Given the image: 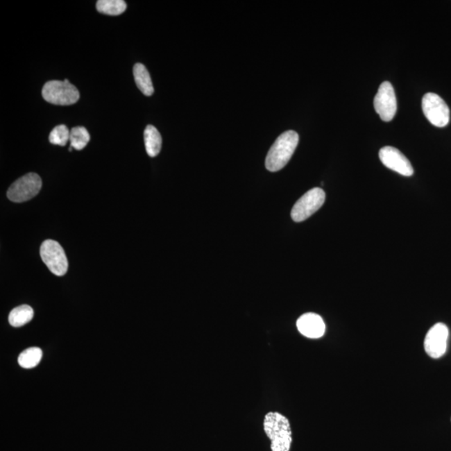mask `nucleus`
Segmentation results:
<instances>
[{"instance_id":"7","label":"nucleus","mask_w":451,"mask_h":451,"mask_svg":"<svg viewBox=\"0 0 451 451\" xmlns=\"http://www.w3.org/2000/svg\"><path fill=\"white\" fill-rule=\"evenodd\" d=\"M422 109L427 120L434 126L445 127L450 122V109L445 101L434 93H427L422 99Z\"/></svg>"},{"instance_id":"9","label":"nucleus","mask_w":451,"mask_h":451,"mask_svg":"<svg viewBox=\"0 0 451 451\" xmlns=\"http://www.w3.org/2000/svg\"><path fill=\"white\" fill-rule=\"evenodd\" d=\"M449 339V329L445 323H438L425 336V350L433 359L441 358L445 354Z\"/></svg>"},{"instance_id":"15","label":"nucleus","mask_w":451,"mask_h":451,"mask_svg":"<svg viewBox=\"0 0 451 451\" xmlns=\"http://www.w3.org/2000/svg\"><path fill=\"white\" fill-rule=\"evenodd\" d=\"M96 9L100 13L117 16L126 10V3L123 0H99L96 3Z\"/></svg>"},{"instance_id":"12","label":"nucleus","mask_w":451,"mask_h":451,"mask_svg":"<svg viewBox=\"0 0 451 451\" xmlns=\"http://www.w3.org/2000/svg\"><path fill=\"white\" fill-rule=\"evenodd\" d=\"M133 74L135 84L141 92L146 96L153 95L154 87L148 71L144 65L137 63L134 65Z\"/></svg>"},{"instance_id":"6","label":"nucleus","mask_w":451,"mask_h":451,"mask_svg":"<svg viewBox=\"0 0 451 451\" xmlns=\"http://www.w3.org/2000/svg\"><path fill=\"white\" fill-rule=\"evenodd\" d=\"M41 259L56 276H64L68 270V260L64 249L54 240L44 241L40 247Z\"/></svg>"},{"instance_id":"4","label":"nucleus","mask_w":451,"mask_h":451,"mask_svg":"<svg viewBox=\"0 0 451 451\" xmlns=\"http://www.w3.org/2000/svg\"><path fill=\"white\" fill-rule=\"evenodd\" d=\"M325 192L321 188L315 187L307 192L295 203L291 216L296 223H300L314 214L325 202Z\"/></svg>"},{"instance_id":"18","label":"nucleus","mask_w":451,"mask_h":451,"mask_svg":"<svg viewBox=\"0 0 451 451\" xmlns=\"http://www.w3.org/2000/svg\"><path fill=\"white\" fill-rule=\"evenodd\" d=\"M69 137H71V131H69L68 127L65 125H60L53 129L50 137H49V141L53 145L64 146L69 141Z\"/></svg>"},{"instance_id":"1","label":"nucleus","mask_w":451,"mask_h":451,"mask_svg":"<svg viewBox=\"0 0 451 451\" xmlns=\"http://www.w3.org/2000/svg\"><path fill=\"white\" fill-rule=\"evenodd\" d=\"M264 432L270 439L272 451H289L292 445V429L288 419L278 412L266 414L264 420Z\"/></svg>"},{"instance_id":"3","label":"nucleus","mask_w":451,"mask_h":451,"mask_svg":"<svg viewBox=\"0 0 451 451\" xmlns=\"http://www.w3.org/2000/svg\"><path fill=\"white\" fill-rule=\"evenodd\" d=\"M42 96L49 103L57 105H71L80 99L79 90L67 79L47 82L44 85Z\"/></svg>"},{"instance_id":"2","label":"nucleus","mask_w":451,"mask_h":451,"mask_svg":"<svg viewBox=\"0 0 451 451\" xmlns=\"http://www.w3.org/2000/svg\"><path fill=\"white\" fill-rule=\"evenodd\" d=\"M299 142L298 134L288 130L277 138L266 155L265 165L269 171H280L290 161Z\"/></svg>"},{"instance_id":"5","label":"nucleus","mask_w":451,"mask_h":451,"mask_svg":"<svg viewBox=\"0 0 451 451\" xmlns=\"http://www.w3.org/2000/svg\"><path fill=\"white\" fill-rule=\"evenodd\" d=\"M42 187V180L36 173H28L15 182L7 192V196L12 202L24 203L39 194Z\"/></svg>"},{"instance_id":"17","label":"nucleus","mask_w":451,"mask_h":451,"mask_svg":"<svg viewBox=\"0 0 451 451\" xmlns=\"http://www.w3.org/2000/svg\"><path fill=\"white\" fill-rule=\"evenodd\" d=\"M90 140V135L88 130L83 126L74 127L71 130V137H69V142H71V146L72 148L77 151H81L87 146Z\"/></svg>"},{"instance_id":"16","label":"nucleus","mask_w":451,"mask_h":451,"mask_svg":"<svg viewBox=\"0 0 451 451\" xmlns=\"http://www.w3.org/2000/svg\"><path fill=\"white\" fill-rule=\"evenodd\" d=\"M42 355V350L40 348H28L19 356V364L24 368H35L40 364Z\"/></svg>"},{"instance_id":"11","label":"nucleus","mask_w":451,"mask_h":451,"mask_svg":"<svg viewBox=\"0 0 451 451\" xmlns=\"http://www.w3.org/2000/svg\"><path fill=\"white\" fill-rule=\"evenodd\" d=\"M297 327L300 334L309 339H319L325 334L326 326L318 314L307 313L298 319Z\"/></svg>"},{"instance_id":"14","label":"nucleus","mask_w":451,"mask_h":451,"mask_svg":"<svg viewBox=\"0 0 451 451\" xmlns=\"http://www.w3.org/2000/svg\"><path fill=\"white\" fill-rule=\"evenodd\" d=\"M34 317V310L28 305L16 307L10 312L9 323L10 325L18 327L27 325Z\"/></svg>"},{"instance_id":"13","label":"nucleus","mask_w":451,"mask_h":451,"mask_svg":"<svg viewBox=\"0 0 451 451\" xmlns=\"http://www.w3.org/2000/svg\"><path fill=\"white\" fill-rule=\"evenodd\" d=\"M144 141L147 154L149 157L155 158L162 149V135L155 126L149 125L144 131Z\"/></svg>"},{"instance_id":"10","label":"nucleus","mask_w":451,"mask_h":451,"mask_svg":"<svg viewBox=\"0 0 451 451\" xmlns=\"http://www.w3.org/2000/svg\"><path fill=\"white\" fill-rule=\"evenodd\" d=\"M380 159L384 165L402 176H411L414 169L411 162L401 153L393 146H384L380 151Z\"/></svg>"},{"instance_id":"8","label":"nucleus","mask_w":451,"mask_h":451,"mask_svg":"<svg viewBox=\"0 0 451 451\" xmlns=\"http://www.w3.org/2000/svg\"><path fill=\"white\" fill-rule=\"evenodd\" d=\"M376 112L384 121H391L397 112V101L393 85L388 81L380 85L374 100Z\"/></svg>"}]
</instances>
